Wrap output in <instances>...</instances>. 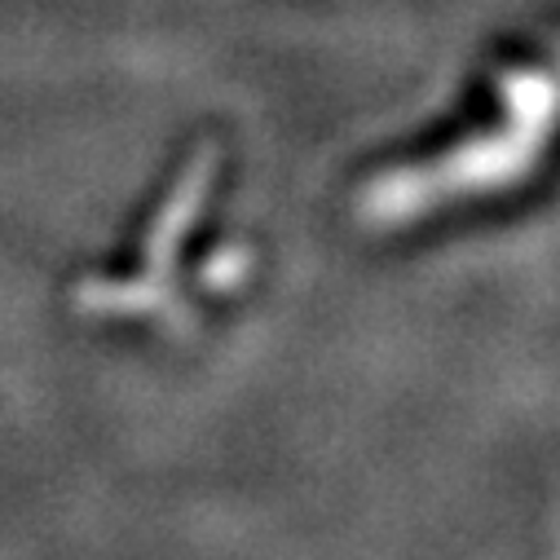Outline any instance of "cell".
<instances>
[{
    "instance_id": "1",
    "label": "cell",
    "mask_w": 560,
    "mask_h": 560,
    "mask_svg": "<svg viewBox=\"0 0 560 560\" xmlns=\"http://www.w3.org/2000/svg\"><path fill=\"white\" fill-rule=\"evenodd\" d=\"M212 177H217V147H203V151L190 160V168L182 173L177 190L168 195V203L160 208V217H155V225H151V234H147V265H151V269H164V265L177 256L182 238L190 234V225H195L199 212H203V199H208V190H212Z\"/></svg>"
},
{
    "instance_id": "2",
    "label": "cell",
    "mask_w": 560,
    "mask_h": 560,
    "mask_svg": "<svg viewBox=\"0 0 560 560\" xmlns=\"http://www.w3.org/2000/svg\"><path fill=\"white\" fill-rule=\"evenodd\" d=\"M80 310L93 314H151L164 305V292L147 288V283H115V278H89L75 292Z\"/></svg>"
},
{
    "instance_id": "3",
    "label": "cell",
    "mask_w": 560,
    "mask_h": 560,
    "mask_svg": "<svg viewBox=\"0 0 560 560\" xmlns=\"http://www.w3.org/2000/svg\"><path fill=\"white\" fill-rule=\"evenodd\" d=\"M247 269H252V252L247 247H221L212 256V265H203V283L217 288V292H230L247 278Z\"/></svg>"
}]
</instances>
